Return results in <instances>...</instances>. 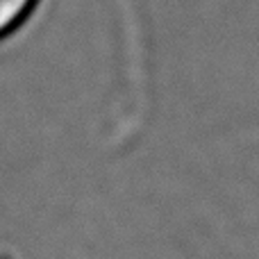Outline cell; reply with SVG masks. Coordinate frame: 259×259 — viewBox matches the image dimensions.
Segmentation results:
<instances>
[{
  "mask_svg": "<svg viewBox=\"0 0 259 259\" xmlns=\"http://www.w3.org/2000/svg\"><path fill=\"white\" fill-rule=\"evenodd\" d=\"M39 5L41 0H0V41L16 34Z\"/></svg>",
  "mask_w": 259,
  "mask_h": 259,
  "instance_id": "obj_1",
  "label": "cell"
}]
</instances>
